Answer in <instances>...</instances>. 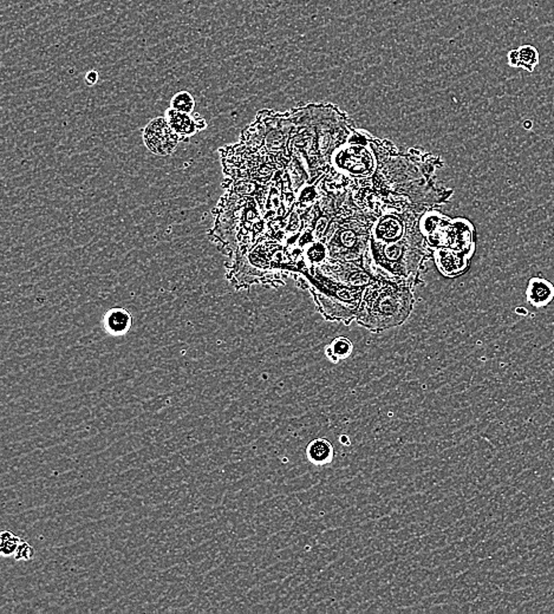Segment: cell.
I'll use <instances>...</instances> for the list:
<instances>
[{
  "label": "cell",
  "instance_id": "cell-1",
  "mask_svg": "<svg viewBox=\"0 0 554 614\" xmlns=\"http://www.w3.org/2000/svg\"><path fill=\"white\" fill-rule=\"evenodd\" d=\"M378 168L367 184L383 207L410 208L422 216L449 201L452 189L436 187L434 177L442 167L438 156L417 149L399 152L392 142L371 138Z\"/></svg>",
  "mask_w": 554,
  "mask_h": 614
},
{
  "label": "cell",
  "instance_id": "cell-2",
  "mask_svg": "<svg viewBox=\"0 0 554 614\" xmlns=\"http://www.w3.org/2000/svg\"><path fill=\"white\" fill-rule=\"evenodd\" d=\"M291 149L299 154L316 184L331 168L336 149L349 140L356 127L345 113L332 104H307L289 110Z\"/></svg>",
  "mask_w": 554,
  "mask_h": 614
},
{
  "label": "cell",
  "instance_id": "cell-3",
  "mask_svg": "<svg viewBox=\"0 0 554 614\" xmlns=\"http://www.w3.org/2000/svg\"><path fill=\"white\" fill-rule=\"evenodd\" d=\"M376 278L364 291L357 324L371 332L397 328L410 317L414 308L411 281L375 273Z\"/></svg>",
  "mask_w": 554,
  "mask_h": 614
},
{
  "label": "cell",
  "instance_id": "cell-4",
  "mask_svg": "<svg viewBox=\"0 0 554 614\" xmlns=\"http://www.w3.org/2000/svg\"><path fill=\"white\" fill-rule=\"evenodd\" d=\"M376 218V214L357 205L353 198V191H350L325 238L328 260L355 262L372 271L370 262L371 228Z\"/></svg>",
  "mask_w": 554,
  "mask_h": 614
},
{
  "label": "cell",
  "instance_id": "cell-5",
  "mask_svg": "<svg viewBox=\"0 0 554 614\" xmlns=\"http://www.w3.org/2000/svg\"><path fill=\"white\" fill-rule=\"evenodd\" d=\"M291 276L310 291L314 304L328 321H343L349 325L360 312L362 298L367 286H353L340 283L325 274L319 266H309L300 259L291 269Z\"/></svg>",
  "mask_w": 554,
  "mask_h": 614
},
{
  "label": "cell",
  "instance_id": "cell-6",
  "mask_svg": "<svg viewBox=\"0 0 554 614\" xmlns=\"http://www.w3.org/2000/svg\"><path fill=\"white\" fill-rule=\"evenodd\" d=\"M428 246L420 227L394 244L370 240V262L374 273L408 280L416 286L421 267L427 259Z\"/></svg>",
  "mask_w": 554,
  "mask_h": 614
},
{
  "label": "cell",
  "instance_id": "cell-7",
  "mask_svg": "<svg viewBox=\"0 0 554 614\" xmlns=\"http://www.w3.org/2000/svg\"><path fill=\"white\" fill-rule=\"evenodd\" d=\"M292 121L287 113L262 110L253 124L244 131L243 143L258 149L275 161L279 169H286L292 159Z\"/></svg>",
  "mask_w": 554,
  "mask_h": 614
},
{
  "label": "cell",
  "instance_id": "cell-8",
  "mask_svg": "<svg viewBox=\"0 0 554 614\" xmlns=\"http://www.w3.org/2000/svg\"><path fill=\"white\" fill-rule=\"evenodd\" d=\"M371 138L369 133L356 128L349 140L336 149L330 169L350 181L369 180L374 177L378 159Z\"/></svg>",
  "mask_w": 554,
  "mask_h": 614
},
{
  "label": "cell",
  "instance_id": "cell-9",
  "mask_svg": "<svg viewBox=\"0 0 554 614\" xmlns=\"http://www.w3.org/2000/svg\"><path fill=\"white\" fill-rule=\"evenodd\" d=\"M421 216L410 208L383 207L371 228V241L394 244L419 228Z\"/></svg>",
  "mask_w": 554,
  "mask_h": 614
},
{
  "label": "cell",
  "instance_id": "cell-10",
  "mask_svg": "<svg viewBox=\"0 0 554 614\" xmlns=\"http://www.w3.org/2000/svg\"><path fill=\"white\" fill-rule=\"evenodd\" d=\"M142 138L149 152L159 156L173 154L181 141L165 116L153 118L142 131Z\"/></svg>",
  "mask_w": 554,
  "mask_h": 614
},
{
  "label": "cell",
  "instance_id": "cell-11",
  "mask_svg": "<svg viewBox=\"0 0 554 614\" xmlns=\"http://www.w3.org/2000/svg\"><path fill=\"white\" fill-rule=\"evenodd\" d=\"M453 219L443 216L436 209H429L422 214L419 221L421 233L429 248L447 247Z\"/></svg>",
  "mask_w": 554,
  "mask_h": 614
},
{
  "label": "cell",
  "instance_id": "cell-12",
  "mask_svg": "<svg viewBox=\"0 0 554 614\" xmlns=\"http://www.w3.org/2000/svg\"><path fill=\"white\" fill-rule=\"evenodd\" d=\"M319 267L325 274H328L333 279L353 286H367L376 278V274L371 269H365L355 262L326 260Z\"/></svg>",
  "mask_w": 554,
  "mask_h": 614
},
{
  "label": "cell",
  "instance_id": "cell-13",
  "mask_svg": "<svg viewBox=\"0 0 554 614\" xmlns=\"http://www.w3.org/2000/svg\"><path fill=\"white\" fill-rule=\"evenodd\" d=\"M433 255L438 271L448 278L462 276L463 273L467 272L473 257L450 248H436L433 251Z\"/></svg>",
  "mask_w": 554,
  "mask_h": 614
},
{
  "label": "cell",
  "instance_id": "cell-14",
  "mask_svg": "<svg viewBox=\"0 0 554 614\" xmlns=\"http://www.w3.org/2000/svg\"><path fill=\"white\" fill-rule=\"evenodd\" d=\"M165 117L170 127L173 128V130L180 136L181 140H187L198 131L204 130L207 128L206 121L200 115L180 113L172 108L167 109Z\"/></svg>",
  "mask_w": 554,
  "mask_h": 614
},
{
  "label": "cell",
  "instance_id": "cell-15",
  "mask_svg": "<svg viewBox=\"0 0 554 614\" xmlns=\"http://www.w3.org/2000/svg\"><path fill=\"white\" fill-rule=\"evenodd\" d=\"M526 301L534 308H544L554 301V285L541 277L531 278L527 284Z\"/></svg>",
  "mask_w": 554,
  "mask_h": 614
},
{
  "label": "cell",
  "instance_id": "cell-16",
  "mask_svg": "<svg viewBox=\"0 0 554 614\" xmlns=\"http://www.w3.org/2000/svg\"><path fill=\"white\" fill-rule=\"evenodd\" d=\"M541 56L537 48L533 45H521L518 49L511 50L507 55V63L509 67L516 69L533 72L536 67L539 65Z\"/></svg>",
  "mask_w": 554,
  "mask_h": 614
},
{
  "label": "cell",
  "instance_id": "cell-17",
  "mask_svg": "<svg viewBox=\"0 0 554 614\" xmlns=\"http://www.w3.org/2000/svg\"><path fill=\"white\" fill-rule=\"evenodd\" d=\"M306 457L314 466H328L335 459V448L326 438H316L307 445Z\"/></svg>",
  "mask_w": 554,
  "mask_h": 614
},
{
  "label": "cell",
  "instance_id": "cell-18",
  "mask_svg": "<svg viewBox=\"0 0 554 614\" xmlns=\"http://www.w3.org/2000/svg\"><path fill=\"white\" fill-rule=\"evenodd\" d=\"M133 319L127 310L113 308L104 317V328L111 335H123L131 330Z\"/></svg>",
  "mask_w": 554,
  "mask_h": 614
},
{
  "label": "cell",
  "instance_id": "cell-19",
  "mask_svg": "<svg viewBox=\"0 0 554 614\" xmlns=\"http://www.w3.org/2000/svg\"><path fill=\"white\" fill-rule=\"evenodd\" d=\"M289 179L292 182L293 191L298 193L305 184H311L310 172L303 157L299 154L293 152L292 159L286 168Z\"/></svg>",
  "mask_w": 554,
  "mask_h": 614
},
{
  "label": "cell",
  "instance_id": "cell-20",
  "mask_svg": "<svg viewBox=\"0 0 554 614\" xmlns=\"http://www.w3.org/2000/svg\"><path fill=\"white\" fill-rule=\"evenodd\" d=\"M353 342H350L349 339L345 337H337L332 340L330 345L326 346L325 349V357L328 358L331 363H339L340 360H344L350 357L353 353Z\"/></svg>",
  "mask_w": 554,
  "mask_h": 614
},
{
  "label": "cell",
  "instance_id": "cell-21",
  "mask_svg": "<svg viewBox=\"0 0 554 614\" xmlns=\"http://www.w3.org/2000/svg\"><path fill=\"white\" fill-rule=\"evenodd\" d=\"M300 259L309 266L323 265L328 260V248H326V245L323 241H317V242L306 245L301 250V257H300Z\"/></svg>",
  "mask_w": 554,
  "mask_h": 614
},
{
  "label": "cell",
  "instance_id": "cell-22",
  "mask_svg": "<svg viewBox=\"0 0 554 614\" xmlns=\"http://www.w3.org/2000/svg\"><path fill=\"white\" fill-rule=\"evenodd\" d=\"M172 109L184 113H193L195 109V99L191 92L179 91L170 99Z\"/></svg>",
  "mask_w": 554,
  "mask_h": 614
},
{
  "label": "cell",
  "instance_id": "cell-23",
  "mask_svg": "<svg viewBox=\"0 0 554 614\" xmlns=\"http://www.w3.org/2000/svg\"><path fill=\"white\" fill-rule=\"evenodd\" d=\"M21 542V537H16L11 533L10 530H4L0 534V552H1V554L5 555V557L14 555Z\"/></svg>",
  "mask_w": 554,
  "mask_h": 614
},
{
  "label": "cell",
  "instance_id": "cell-24",
  "mask_svg": "<svg viewBox=\"0 0 554 614\" xmlns=\"http://www.w3.org/2000/svg\"><path fill=\"white\" fill-rule=\"evenodd\" d=\"M13 557L17 562H28L35 557V548L32 547L31 545L28 544V542L21 541Z\"/></svg>",
  "mask_w": 554,
  "mask_h": 614
},
{
  "label": "cell",
  "instance_id": "cell-25",
  "mask_svg": "<svg viewBox=\"0 0 554 614\" xmlns=\"http://www.w3.org/2000/svg\"><path fill=\"white\" fill-rule=\"evenodd\" d=\"M84 79L85 82H87V84L90 85V86H92V85H96L97 84V82H99V72H97V71L96 70L88 71V72L85 74Z\"/></svg>",
  "mask_w": 554,
  "mask_h": 614
},
{
  "label": "cell",
  "instance_id": "cell-26",
  "mask_svg": "<svg viewBox=\"0 0 554 614\" xmlns=\"http://www.w3.org/2000/svg\"><path fill=\"white\" fill-rule=\"evenodd\" d=\"M339 442H342L343 445H349L350 441L349 437L346 436V435H342L340 437H339Z\"/></svg>",
  "mask_w": 554,
  "mask_h": 614
}]
</instances>
